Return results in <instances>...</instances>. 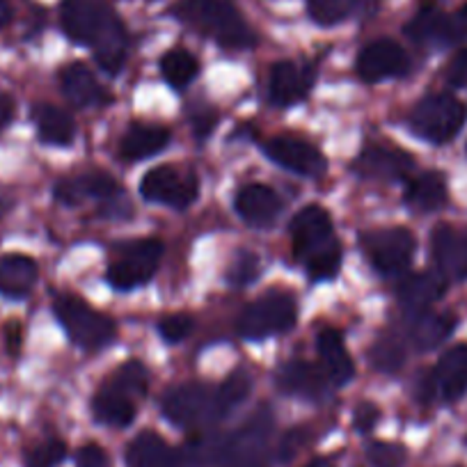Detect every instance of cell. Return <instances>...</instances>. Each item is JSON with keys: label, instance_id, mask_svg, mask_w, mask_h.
Wrapping results in <instances>:
<instances>
[{"label": "cell", "instance_id": "obj_25", "mask_svg": "<svg viewBox=\"0 0 467 467\" xmlns=\"http://www.w3.org/2000/svg\"><path fill=\"white\" fill-rule=\"evenodd\" d=\"M170 145V131L154 124H133L119 142V156L129 163L161 154Z\"/></svg>", "mask_w": 467, "mask_h": 467}, {"label": "cell", "instance_id": "obj_16", "mask_svg": "<svg viewBox=\"0 0 467 467\" xmlns=\"http://www.w3.org/2000/svg\"><path fill=\"white\" fill-rule=\"evenodd\" d=\"M314 85L312 67H300L291 60H280L271 67L268 99L277 108H291L309 97Z\"/></svg>", "mask_w": 467, "mask_h": 467}, {"label": "cell", "instance_id": "obj_14", "mask_svg": "<svg viewBox=\"0 0 467 467\" xmlns=\"http://www.w3.org/2000/svg\"><path fill=\"white\" fill-rule=\"evenodd\" d=\"M127 197L119 188V183L101 170H89V172L78 174V177L62 179L56 186V200L67 206H78L83 202L94 200L101 204H110V202L122 200Z\"/></svg>", "mask_w": 467, "mask_h": 467}, {"label": "cell", "instance_id": "obj_26", "mask_svg": "<svg viewBox=\"0 0 467 467\" xmlns=\"http://www.w3.org/2000/svg\"><path fill=\"white\" fill-rule=\"evenodd\" d=\"M39 266L26 254L0 257V294L7 298H26L37 285Z\"/></svg>", "mask_w": 467, "mask_h": 467}, {"label": "cell", "instance_id": "obj_24", "mask_svg": "<svg viewBox=\"0 0 467 467\" xmlns=\"http://www.w3.org/2000/svg\"><path fill=\"white\" fill-rule=\"evenodd\" d=\"M433 379L435 389L447 401H458L467 392V344L453 346L440 358Z\"/></svg>", "mask_w": 467, "mask_h": 467}, {"label": "cell", "instance_id": "obj_19", "mask_svg": "<svg viewBox=\"0 0 467 467\" xmlns=\"http://www.w3.org/2000/svg\"><path fill=\"white\" fill-rule=\"evenodd\" d=\"M60 88L67 101L74 108H99L110 103L112 99L83 62H74V65H67L62 69Z\"/></svg>", "mask_w": 467, "mask_h": 467}, {"label": "cell", "instance_id": "obj_29", "mask_svg": "<svg viewBox=\"0 0 467 467\" xmlns=\"http://www.w3.org/2000/svg\"><path fill=\"white\" fill-rule=\"evenodd\" d=\"M35 127H37L39 138L47 145L53 147H69L76 138V124L71 119L69 112L62 108L48 106V103H39L33 110Z\"/></svg>", "mask_w": 467, "mask_h": 467}, {"label": "cell", "instance_id": "obj_47", "mask_svg": "<svg viewBox=\"0 0 467 467\" xmlns=\"http://www.w3.org/2000/svg\"><path fill=\"white\" fill-rule=\"evenodd\" d=\"M15 110V99H12L10 94H0V131H5V129L10 127Z\"/></svg>", "mask_w": 467, "mask_h": 467}, {"label": "cell", "instance_id": "obj_10", "mask_svg": "<svg viewBox=\"0 0 467 467\" xmlns=\"http://www.w3.org/2000/svg\"><path fill=\"white\" fill-rule=\"evenodd\" d=\"M271 429V415L254 417L227 442L215 447L218 467H268L264 458V442Z\"/></svg>", "mask_w": 467, "mask_h": 467}, {"label": "cell", "instance_id": "obj_8", "mask_svg": "<svg viewBox=\"0 0 467 467\" xmlns=\"http://www.w3.org/2000/svg\"><path fill=\"white\" fill-rule=\"evenodd\" d=\"M360 245L380 275H399L406 271L417 250L415 236L406 227L371 229L360 234Z\"/></svg>", "mask_w": 467, "mask_h": 467}, {"label": "cell", "instance_id": "obj_42", "mask_svg": "<svg viewBox=\"0 0 467 467\" xmlns=\"http://www.w3.org/2000/svg\"><path fill=\"white\" fill-rule=\"evenodd\" d=\"M444 80L449 88H465L467 85V47L453 53L444 67Z\"/></svg>", "mask_w": 467, "mask_h": 467}, {"label": "cell", "instance_id": "obj_38", "mask_svg": "<svg viewBox=\"0 0 467 467\" xmlns=\"http://www.w3.org/2000/svg\"><path fill=\"white\" fill-rule=\"evenodd\" d=\"M65 456L67 444L62 442V440L51 438L47 440V442L37 444V447L28 453L26 462H28V467H56L57 462L65 461Z\"/></svg>", "mask_w": 467, "mask_h": 467}, {"label": "cell", "instance_id": "obj_20", "mask_svg": "<svg viewBox=\"0 0 467 467\" xmlns=\"http://www.w3.org/2000/svg\"><path fill=\"white\" fill-rule=\"evenodd\" d=\"M89 47L94 51V60L99 62V67L106 74H119L129 56V35L122 21H119V16L112 15L108 19V24L101 28V33L92 39Z\"/></svg>", "mask_w": 467, "mask_h": 467}, {"label": "cell", "instance_id": "obj_15", "mask_svg": "<svg viewBox=\"0 0 467 467\" xmlns=\"http://www.w3.org/2000/svg\"><path fill=\"white\" fill-rule=\"evenodd\" d=\"M415 168V161L410 154L394 147L371 145L360 151V156L353 163L356 174L369 182H399L406 179Z\"/></svg>", "mask_w": 467, "mask_h": 467}, {"label": "cell", "instance_id": "obj_7", "mask_svg": "<svg viewBox=\"0 0 467 467\" xmlns=\"http://www.w3.org/2000/svg\"><path fill=\"white\" fill-rule=\"evenodd\" d=\"M296 318H298V305L294 296L286 291H271L254 303L245 305L236 327L241 337L259 341L291 330L296 326Z\"/></svg>", "mask_w": 467, "mask_h": 467}, {"label": "cell", "instance_id": "obj_39", "mask_svg": "<svg viewBox=\"0 0 467 467\" xmlns=\"http://www.w3.org/2000/svg\"><path fill=\"white\" fill-rule=\"evenodd\" d=\"M195 327V321H192L191 314H168L159 321V332L168 344H179V341L186 339L188 335L192 332Z\"/></svg>", "mask_w": 467, "mask_h": 467}, {"label": "cell", "instance_id": "obj_6", "mask_svg": "<svg viewBox=\"0 0 467 467\" xmlns=\"http://www.w3.org/2000/svg\"><path fill=\"white\" fill-rule=\"evenodd\" d=\"M163 244L159 239H138L117 245L108 264V282L115 291H133L147 285L159 271Z\"/></svg>", "mask_w": 467, "mask_h": 467}, {"label": "cell", "instance_id": "obj_21", "mask_svg": "<svg viewBox=\"0 0 467 467\" xmlns=\"http://www.w3.org/2000/svg\"><path fill=\"white\" fill-rule=\"evenodd\" d=\"M275 383L285 394L309 399V401H318V399L326 397L327 392L326 376H323L317 367L307 365V362L303 360L285 362V365L277 369Z\"/></svg>", "mask_w": 467, "mask_h": 467}, {"label": "cell", "instance_id": "obj_32", "mask_svg": "<svg viewBox=\"0 0 467 467\" xmlns=\"http://www.w3.org/2000/svg\"><path fill=\"white\" fill-rule=\"evenodd\" d=\"M406 202L415 211H438L447 204V182L440 172H421L406 188Z\"/></svg>", "mask_w": 467, "mask_h": 467}, {"label": "cell", "instance_id": "obj_28", "mask_svg": "<svg viewBox=\"0 0 467 467\" xmlns=\"http://www.w3.org/2000/svg\"><path fill=\"white\" fill-rule=\"evenodd\" d=\"M92 412L97 417V421H101V424L124 429V426L133 424V420H136V403L122 389L112 388L108 383L94 394Z\"/></svg>", "mask_w": 467, "mask_h": 467}, {"label": "cell", "instance_id": "obj_27", "mask_svg": "<svg viewBox=\"0 0 467 467\" xmlns=\"http://www.w3.org/2000/svg\"><path fill=\"white\" fill-rule=\"evenodd\" d=\"M458 318L447 312H415L410 321V339L417 350H433L456 330Z\"/></svg>", "mask_w": 467, "mask_h": 467}, {"label": "cell", "instance_id": "obj_18", "mask_svg": "<svg viewBox=\"0 0 467 467\" xmlns=\"http://www.w3.org/2000/svg\"><path fill=\"white\" fill-rule=\"evenodd\" d=\"M234 209L250 227H271L282 211V200L264 183H248L234 197Z\"/></svg>", "mask_w": 467, "mask_h": 467}, {"label": "cell", "instance_id": "obj_45", "mask_svg": "<svg viewBox=\"0 0 467 467\" xmlns=\"http://www.w3.org/2000/svg\"><path fill=\"white\" fill-rule=\"evenodd\" d=\"M307 442V431L305 429H294L282 438L280 442V461L286 462L296 456V453L303 449V444Z\"/></svg>", "mask_w": 467, "mask_h": 467}, {"label": "cell", "instance_id": "obj_41", "mask_svg": "<svg viewBox=\"0 0 467 467\" xmlns=\"http://www.w3.org/2000/svg\"><path fill=\"white\" fill-rule=\"evenodd\" d=\"M257 275H259V259L254 257L253 253H248V250H241V253L236 254V259L232 262V266H229V273H227L229 282L236 286H244V285H250Z\"/></svg>", "mask_w": 467, "mask_h": 467}, {"label": "cell", "instance_id": "obj_22", "mask_svg": "<svg viewBox=\"0 0 467 467\" xmlns=\"http://www.w3.org/2000/svg\"><path fill=\"white\" fill-rule=\"evenodd\" d=\"M317 350L318 358H321L323 369H326L327 379L332 383H350V379L356 376V365H353V358H350L339 330H335V327H323V330H318Z\"/></svg>", "mask_w": 467, "mask_h": 467}, {"label": "cell", "instance_id": "obj_31", "mask_svg": "<svg viewBox=\"0 0 467 467\" xmlns=\"http://www.w3.org/2000/svg\"><path fill=\"white\" fill-rule=\"evenodd\" d=\"M406 35L412 42L420 44H453L456 33H453L451 15L435 10V7H424L410 24L406 26Z\"/></svg>", "mask_w": 467, "mask_h": 467}, {"label": "cell", "instance_id": "obj_43", "mask_svg": "<svg viewBox=\"0 0 467 467\" xmlns=\"http://www.w3.org/2000/svg\"><path fill=\"white\" fill-rule=\"evenodd\" d=\"M379 420H380V410L376 403L371 401L358 403L356 412H353V424H356V429L360 431V433H369V431L379 424Z\"/></svg>", "mask_w": 467, "mask_h": 467}, {"label": "cell", "instance_id": "obj_36", "mask_svg": "<svg viewBox=\"0 0 467 467\" xmlns=\"http://www.w3.org/2000/svg\"><path fill=\"white\" fill-rule=\"evenodd\" d=\"M403 360H406V353H403L401 339L392 335H383L371 348V365L385 374H394L401 369Z\"/></svg>", "mask_w": 467, "mask_h": 467}, {"label": "cell", "instance_id": "obj_4", "mask_svg": "<svg viewBox=\"0 0 467 467\" xmlns=\"http://www.w3.org/2000/svg\"><path fill=\"white\" fill-rule=\"evenodd\" d=\"M161 410L172 421L188 431H202L224 417L218 403V389L204 383L174 385L163 394Z\"/></svg>", "mask_w": 467, "mask_h": 467}, {"label": "cell", "instance_id": "obj_37", "mask_svg": "<svg viewBox=\"0 0 467 467\" xmlns=\"http://www.w3.org/2000/svg\"><path fill=\"white\" fill-rule=\"evenodd\" d=\"M356 10V0H307V12L318 26H337Z\"/></svg>", "mask_w": 467, "mask_h": 467}, {"label": "cell", "instance_id": "obj_33", "mask_svg": "<svg viewBox=\"0 0 467 467\" xmlns=\"http://www.w3.org/2000/svg\"><path fill=\"white\" fill-rule=\"evenodd\" d=\"M161 74L168 80L172 88L183 89L197 78L200 74V62L186 48H170L163 57H161Z\"/></svg>", "mask_w": 467, "mask_h": 467}, {"label": "cell", "instance_id": "obj_50", "mask_svg": "<svg viewBox=\"0 0 467 467\" xmlns=\"http://www.w3.org/2000/svg\"><path fill=\"white\" fill-rule=\"evenodd\" d=\"M12 21V7L7 0H0V28H5Z\"/></svg>", "mask_w": 467, "mask_h": 467}, {"label": "cell", "instance_id": "obj_46", "mask_svg": "<svg viewBox=\"0 0 467 467\" xmlns=\"http://www.w3.org/2000/svg\"><path fill=\"white\" fill-rule=\"evenodd\" d=\"M215 122H218V115L211 110L192 117V133H195V138H200V140L209 138V133L215 129Z\"/></svg>", "mask_w": 467, "mask_h": 467}, {"label": "cell", "instance_id": "obj_13", "mask_svg": "<svg viewBox=\"0 0 467 467\" xmlns=\"http://www.w3.org/2000/svg\"><path fill=\"white\" fill-rule=\"evenodd\" d=\"M112 15L110 0H62V30L71 42L92 44Z\"/></svg>", "mask_w": 467, "mask_h": 467}, {"label": "cell", "instance_id": "obj_30", "mask_svg": "<svg viewBox=\"0 0 467 467\" xmlns=\"http://www.w3.org/2000/svg\"><path fill=\"white\" fill-rule=\"evenodd\" d=\"M129 467H177V451L161 435L145 431L127 449Z\"/></svg>", "mask_w": 467, "mask_h": 467}, {"label": "cell", "instance_id": "obj_23", "mask_svg": "<svg viewBox=\"0 0 467 467\" xmlns=\"http://www.w3.org/2000/svg\"><path fill=\"white\" fill-rule=\"evenodd\" d=\"M447 291V277L438 271L412 273L399 286V300L408 312H424L431 305L438 303Z\"/></svg>", "mask_w": 467, "mask_h": 467}, {"label": "cell", "instance_id": "obj_35", "mask_svg": "<svg viewBox=\"0 0 467 467\" xmlns=\"http://www.w3.org/2000/svg\"><path fill=\"white\" fill-rule=\"evenodd\" d=\"M250 388H253V380H250V374L245 369L232 371V374L215 388L218 389V403L220 408H223L224 417L248 399Z\"/></svg>", "mask_w": 467, "mask_h": 467}, {"label": "cell", "instance_id": "obj_49", "mask_svg": "<svg viewBox=\"0 0 467 467\" xmlns=\"http://www.w3.org/2000/svg\"><path fill=\"white\" fill-rule=\"evenodd\" d=\"M7 346H10V353H19L21 348V326L16 321L7 323Z\"/></svg>", "mask_w": 467, "mask_h": 467}, {"label": "cell", "instance_id": "obj_44", "mask_svg": "<svg viewBox=\"0 0 467 467\" xmlns=\"http://www.w3.org/2000/svg\"><path fill=\"white\" fill-rule=\"evenodd\" d=\"M76 465L78 467H110V458H108V453L103 451L99 444L89 442V444H83V447L78 449V453H76Z\"/></svg>", "mask_w": 467, "mask_h": 467}, {"label": "cell", "instance_id": "obj_34", "mask_svg": "<svg viewBox=\"0 0 467 467\" xmlns=\"http://www.w3.org/2000/svg\"><path fill=\"white\" fill-rule=\"evenodd\" d=\"M108 383H110L112 388L122 389V392L129 394L131 399L145 397L147 388H150V371H147V367L142 365V362L129 360L124 362L122 367H117L115 374L108 379Z\"/></svg>", "mask_w": 467, "mask_h": 467}, {"label": "cell", "instance_id": "obj_51", "mask_svg": "<svg viewBox=\"0 0 467 467\" xmlns=\"http://www.w3.org/2000/svg\"><path fill=\"white\" fill-rule=\"evenodd\" d=\"M305 467H335V465H332L330 461H326V458H314V461L307 462Z\"/></svg>", "mask_w": 467, "mask_h": 467}, {"label": "cell", "instance_id": "obj_1", "mask_svg": "<svg viewBox=\"0 0 467 467\" xmlns=\"http://www.w3.org/2000/svg\"><path fill=\"white\" fill-rule=\"evenodd\" d=\"M291 253L314 282L337 277L344 250L335 236L332 218L323 206H303L289 224Z\"/></svg>", "mask_w": 467, "mask_h": 467}, {"label": "cell", "instance_id": "obj_5", "mask_svg": "<svg viewBox=\"0 0 467 467\" xmlns=\"http://www.w3.org/2000/svg\"><path fill=\"white\" fill-rule=\"evenodd\" d=\"M467 119L465 103L451 94H429L408 115V127L431 145H444L461 133Z\"/></svg>", "mask_w": 467, "mask_h": 467}, {"label": "cell", "instance_id": "obj_12", "mask_svg": "<svg viewBox=\"0 0 467 467\" xmlns=\"http://www.w3.org/2000/svg\"><path fill=\"white\" fill-rule=\"evenodd\" d=\"M356 69L365 83H380L406 76L410 71V57L394 39H376L362 48Z\"/></svg>", "mask_w": 467, "mask_h": 467}, {"label": "cell", "instance_id": "obj_17", "mask_svg": "<svg viewBox=\"0 0 467 467\" xmlns=\"http://www.w3.org/2000/svg\"><path fill=\"white\" fill-rule=\"evenodd\" d=\"M431 257L440 275L449 280H467V236L449 224H440L431 234Z\"/></svg>", "mask_w": 467, "mask_h": 467}, {"label": "cell", "instance_id": "obj_9", "mask_svg": "<svg viewBox=\"0 0 467 467\" xmlns=\"http://www.w3.org/2000/svg\"><path fill=\"white\" fill-rule=\"evenodd\" d=\"M140 195L142 200L154 202V204L188 209L200 197V177L191 170L159 165L142 177Z\"/></svg>", "mask_w": 467, "mask_h": 467}, {"label": "cell", "instance_id": "obj_2", "mask_svg": "<svg viewBox=\"0 0 467 467\" xmlns=\"http://www.w3.org/2000/svg\"><path fill=\"white\" fill-rule=\"evenodd\" d=\"M174 16L223 48L244 51L257 44V33L229 0H182Z\"/></svg>", "mask_w": 467, "mask_h": 467}, {"label": "cell", "instance_id": "obj_11", "mask_svg": "<svg viewBox=\"0 0 467 467\" xmlns=\"http://www.w3.org/2000/svg\"><path fill=\"white\" fill-rule=\"evenodd\" d=\"M262 150L273 163L300 177L318 179L327 172V161L312 142L294 136H275L262 142Z\"/></svg>", "mask_w": 467, "mask_h": 467}, {"label": "cell", "instance_id": "obj_40", "mask_svg": "<svg viewBox=\"0 0 467 467\" xmlns=\"http://www.w3.org/2000/svg\"><path fill=\"white\" fill-rule=\"evenodd\" d=\"M367 458L374 467H403L406 449L392 442H371L367 449Z\"/></svg>", "mask_w": 467, "mask_h": 467}, {"label": "cell", "instance_id": "obj_48", "mask_svg": "<svg viewBox=\"0 0 467 467\" xmlns=\"http://www.w3.org/2000/svg\"><path fill=\"white\" fill-rule=\"evenodd\" d=\"M451 24H453V33H456V42L467 39V5H462L461 10L453 12Z\"/></svg>", "mask_w": 467, "mask_h": 467}, {"label": "cell", "instance_id": "obj_3", "mask_svg": "<svg viewBox=\"0 0 467 467\" xmlns=\"http://www.w3.org/2000/svg\"><path fill=\"white\" fill-rule=\"evenodd\" d=\"M53 312L60 326L65 327L67 337L78 348L89 350V353L110 346L117 335L115 321L108 314L97 312L92 305H88L76 294H57L53 300Z\"/></svg>", "mask_w": 467, "mask_h": 467}]
</instances>
